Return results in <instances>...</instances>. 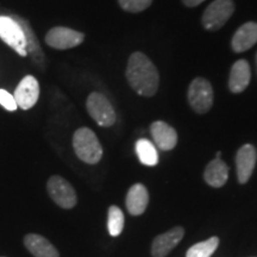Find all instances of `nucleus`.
I'll list each match as a JSON object with an SVG mask.
<instances>
[{
	"mask_svg": "<svg viewBox=\"0 0 257 257\" xmlns=\"http://www.w3.org/2000/svg\"><path fill=\"white\" fill-rule=\"evenodd\" d=\"M135 149H136V154L141 163H143L144 166L154 167L159 163V153L149 140H146V138L138 140Z\"/></svg>",
	"mask_w": 257,
	"mask_h": 257,
	"instance_id": "nucleus-19",
	"label": "nucleus"
},
{
	"mask_svg": "<svg viewBox=\"0 0 257 257\" xmlns=\"http://www.w3.org/2000/svg\"><path fill=\"white\" fill-rule=\"evenodd\" d=\"M185 236L184 227L176 226L155 237L152 244L153 257H166Z\"/></svg>",
	"mask_w": 257,
	"mask_h": 257,
	"instance_id": "nucleus-11",
	"label": "nucleus"
},
{
	"mask_svg": "<svg viewBox=\"0 0 257 257\" xmlns=\"http://www.w3.org/2000/svg\"><path fill=\"white\" fill-rule=\"evenodd\" d=\"M17 106L22 110H29L34 107L40 98V83L32 75H27L19 82L14 93Z\"/></svg>",
	"mask_w": 257,
	"mask_h": 257,
	"instance_id": "nucleus-9",
	"label": "nucleus"
},
{
	"mask_svg": "<svg viewBox=\"0 0 257 257\" xmlns=\"http://www.w3.org/2000/svg\"><path fill=\"white\" fill-rule=\"evenodd\" d=\"M16 21L18 22L19 25H21L22 29H23L24 35H25V42H27V53L31 56L34 63L36 64L37 67L44 69V64H46V59H44V54L42 51L40 43H38L36 35L34 34L30 25L28 24V22L23 21L21 18H15Z\"/></svg>",
	"mask_w": 257,
	"mask_h": 257,
	"instance_id": "nucleus-18",
	"label": "nucleus"
},
{
	"mask_svg": "<svg viewBox=\"0 0 257 257\" xmlns=\"http://www.w3.org/2000/svg\"><path fill=\"white\" fill-rule=\"evenodd\" d=\"M118 3L124 11L138 14V12H142L149 8L153 0H118Z\"/></svg>",
	"mask_w": 257,
	"mask_h": 257,
	"instance_id": "nucleus-22",
	"label": "nucleus"
},
{
	"mask_svg": "<svg viewBox=\"0 0 257 257\" xmlns=\"http://www.w3.org/2000/svg\"><path fill=\"white\" fill-rule=\"evenodd\" d=\"M251 79V70L246 60H238L233 63L230 72L229 89L234 94L245 91Z\"/></svg>",
	"mask_w": 257,
	"mask_h": 257,
	"instance_id": "nucleus-13",
	"label": "nucleus"
},
{
	"mask_svg": "<svg viewBox=\"0 0 257 257\" xmlns=\"http://www.w3.org/2000/svg\"><path fill=\"white\" fill-rule=\"evenodd\" d=\"M213 88L210 81L204 78H195L188 87V102L193 111L205 114L213 105Z\"/></svg>",
	"mask_w": 257,
	"mask_h": 257,
	"instance_id": "nucleus-5",
	"label": "nucleus"
},
{
	"mask_svg": "<svg viewBox=\"0 0 257 257\" xmlns=\"http://www.w3.org/2000/svg\"><path fill=\"white\" fill-rule=\"evenodd\" d=\"M85 41V35L66 27H55L50 29L46 35V43L57 50L72 49L80 46Z\"/></svg>",
	"mask_w": 257,
	"mask_h": 257,
	"instance_id": "nucleus-8",
	"label": "nucleus"
},
{
	"mask_svg": "<svg viewBox=\"0 0 257 257\" xmlns=\"http://www.w3.org/2000/svg\"><path fill=\"white\" fill-rule=\"evenodd\" d=\"M0 105L8 111H16L18 107L14 94H10L5 89H0Z\"/></svg>",
	"mask_w": 257,
	"mask_h": 257,
	"instance_id": "nucleus-23",
	"label": "nucleus"
},
{
	"mask_svg": "<svg viewBox=\"0 0 257 257\" xmlns=\"http://www.w3.org/2000/svg\"><path fill=\"white\" fill-rule=\"evenodd\" d=\"M24 244L35 257H60V253L55 246L41 234H27L24 237Z\"/></svg>",
	"mask_w": 257,
	"mask_h": 257,
	"instance_id": "nucleus-16",
	"label": "nucleus"
},
{
	"mask_svg": "<svg viewBox=\"0 0 257 257\" xmlns=\"http://www.w3.org/2000/svg\"><path fill=\"white\" fill-rule=\"evenodd\" d=\"M107 229L112 237H117L124 229V213L118 206H111L107 214Z\"/></svg>",
	"mask_w": 257,
	"mask_h": 257,
	"instance_id": "nucleus-21",
	"label": "nucleus"
},
{
	"mask_svg": "<svg viewBox=\"0 0 257 257\" xmlns=\"http://www.w3.org/2000/svg\"><path fill=\"white\" fill-rule=\"evenodd\" d=\"M229 178V167L220 159L212 160L206 166L204 172V179L212 187H223Z\"/></svg>",
	"mask_w": 257,
	"mask_h": 257,
	"instance_id": "nucleus-17",
	"label": "nucleus"
},
{
	"mask_svg": "<svg viewBox=\"0 0 257 257\" xmlns=\"http://www.w3.org/2000/svg\"><path fill=\"white\" fill-rule=\"evenodd\" d=\"M73 148L76 156L88 165H96L102 157V147L98 137L88 127H80L73 136Z\"/></svg>",
	"mask_w": 257,
	"mask_h": 257,
	"instance_id": "nucleus-2",
	"label": "nucleus"
},
{
	"mask_svg": "<svg viewBox=\"0 0 257 257\" xmlns=\"http://www.w3.org/2000/svg\"><path fill=\"white\" fill-rule=\"evenodd\" d=\"M150 134L157 148L163 152H169L174 149L178 143V134L175 128L162 120L154 121L150 126Z\"/></svg>",
	"mask_w": 257,
	"mask_h": 257,
	"instance_id": "nucleus-12",
	"label": "nucleus"
},
{
	"mask_svg": "<svg viewBox=\"0 0 257 257\" xmlns=\"http://www.w3.org/2000/svg\"><path fill=\"white\" fill-rule=\"evenodd\" d=\"M257 161V152L251 144H244L237 152L236 169L239 184H246L251 178Z\"/></svg>",
	"mask_w": 257,
	"mask_h": 257,
	"instance_id": "nucleus-10",
	"label": "nucleus"
},
{
	"mask_svg": "<svg viewBox=\"0 0 257 257\" xmlns=\"http://www.w3.org/2000/svg\"><path fill=\"white\" fill-rule=\"evenodd\" d=\"M256 70H257V53H256Z\"/></svg>",
	"mask_w": 257,
	"mask_h": 257,
	"instance_id": "nucleus-26",
	"label": "nucleus"
},
{
	"mask_svg": "<svg viewBox=\"0 0 257 257\" xmlns=\"http://www.w3.org/2000/svg\"><path fill=\"white\" fill-rule=\"evenodd\" d=\"M257 43V23L249 22L234 32L231 47L234 53H244Z\"/></svg>",
	"mask_w": 257,
	"mask_h": 257,
	"instance_id": "nucleus-14",
	"label": "nucleus"
},
{
	"mask_svg": "<svg viewBox=\"0 0 257 257\" xmlns=\"http://www.w3.org/2000/svg\"><path fill=\"white\" fill-rule=\"evenodd\" d=\"M0 38L22 57L28 56L24 31L15 18L0 16Z\"/></svg>",
	"mask_w": 257,
	"mask_h": 257,
	"instance_id": "nucleus-6",
	"label": "nucleus"
},
{
	"mask_svg": "<svg viewBox=\"0 0 257 257\" xmlns=\"http://www.w3.org/2000/svg\"><path fill=\"white\" fill-rule=\"evenodd\" d=\"M234 12L232 0H214L205 10L201 23L208 31H217L223 28Z\"/></svg>",
	"mask_w": 257,
	"mask_h": 257,
	"instance_id": "nucleus-3",
	"label": "nucleus"
},
{
	"mask_svg": "<svg viewBox=\"0 0 257 257\" xmlns=\"http://www.w3.org/2000/svg\"><path fill=\"white\" fill-rule=\"evenodd\" d=\"M219 245V238L218 237H211L204 242L191 246L187 250L186 257H211L212 253L216 251Z\"/></svg>",
	"mask_w": 257,
	"mask_h": 257,
	"instance_id": "nucleus-20",
	"label": "nucleus"
},
{
	"mask_svg": "<svg viewBox=\"0 0 257 257\" xmlns=\"http://www.w3.org/2000/svg\"><path fill=\"white\" fill-rule=\"evenodd\" d=\"M47 189L49 193L50 198L53 199L54 202L56 205H59L60 207L66 208H73L78 202V197H76L75 189L73 188V186L67 181L66 179H63L62 176L54 175L48 180Z\"/></svg>",
	"mask_w": 257,
	"mask_h": 257,
	"instance_id": "nucleus-7",
	"label": "nucleus"
},
{
	"mask_svg": "<svg viewBox=\"0 0 257 257\" xmlns=\"http://www.w3.org/2000/svg\"><path fill=\"white\" fill-rule=\"evenodd\" d=\"M220 155H221V152H218V153H217V157H216V159H220Z\"/></svg>",
	"mask_w": 257,
	"mask_h": 257,
	"instance_id": "nucleus-25",
	"label": "nucleus"
},
{
	"mask_svg": "<svg viewBox=\"0 0 257 257\" xmlns=\"http://www.w3.org/2000/svg\"><path fill=\"white\" fill-rule=\"evenodd\" d=\"M202 2H205V0H182V3H184L187 8H195V6L200 5Z\"/></svg>",
	"mask_w": 257,
	"mask_h": 257,
	"instance_id": "nucleus-24",
	"label": "nucleus"
},
{
	"mask_svg": "<svg viewBox=\"0 0 257 257\" xmlns=\"http://www.w3.org/2000/svg\"><path fill=\"white\" fill-rule=\"evenodd\" d=\"M148 202H149V194L146 186L136 184L128 189L125 200L128 213L133 216H141L147 210Z\"/></svg>",
	"mask_w": 257,
	"mask_h": 257,
	"instance_id": "nucleus-15",
	"label": "nucleus"
},
{
	"mask_svg": "<svg viewBox=\"0 0 257 257\" xmlns=\"http://www.w3.org/2000/svg\"><path fill=\"white\" fill-rule=\"evenodd\" d=\"M86 108L95 123L102 127L112 126L117 119L115 111L110 100L99 92H93L88 95Z\"/></svg>",
	"mask_w": 257,
	"mask_h": 257,
	"instance_id": "nucleus-4",
	"label": "nucleus"
},
{
	"mask_svg": "<svg viewBox=\"0 0 257 257\" xmlns=\"http://www.w3.org/2000/svg\"><path fill=\"white\" fill-rule=\"evenodd\" d=\"M126 79L128 85L137 94L142 96H153L156 94L160 85V74L146 54H131L126 67Z\"/></svg>",
	"mask_w": 257,
	"mask_h": 257,
	"instance_id": "nucleus-1",
	"label": "nucleus"
}]
</instances>
